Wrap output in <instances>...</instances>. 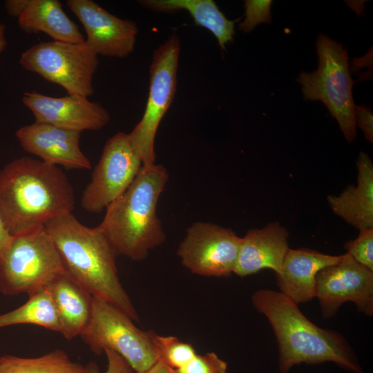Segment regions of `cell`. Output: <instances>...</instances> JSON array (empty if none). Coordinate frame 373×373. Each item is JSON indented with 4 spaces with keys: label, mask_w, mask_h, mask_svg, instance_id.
<instances>
[{
    "label": "cell",
    "mask_w": 373,
    "mask_h": 373,
    "mask_svg": "<svg viewBox=\"0 0 373 373\" xmlns=\"http://www.w3.org/2000/svg\"><path fill=\"white\" fill-rule=\"evenodd\" d=\"M287 230L278 222L249 230L241 238L234 274L245 277L264 269L276 274L289 249Z\"/></svg>",
    "instance_id": "16"
},
{
    "label": "cell",
    "mask_w": 373,
    "mask_h": 373,
    "mask_svg": "<svg viewBox=\"0 0 373 373\" xmlns=\"http://www.w3.org/2000/svg\"><path fill=\"white\" fill-rule=\"evenodd\" d=\"M315 297L324 318L333 317L347 301L365 315L373 314V271L357 262L348 253L321 270L316 277Z\"/></svg>",
    "instance_id": "12"
},
{
    "label": "cell",
    "mask_w": 373,
    "mask_h": 373,
    "mask_svg": "<svg viewBox=\"0 0 373 373\" xmlns=\"http://www.w3.org/2000/svg\"><path fill=\"white\" fill-rule=\"evenodd\" d=\"M271 3L272 1L270 0H245V19L240 23L239 29L247 32L261 23H270Z\"/></svg>",
    "instance_id": "26"
},
{
    "label": "cell",
    "mask_w": 373,
    "mask_h": 373,
    "mask_svg": "<svg viewBox=\"0 0 373 373\" xmlns=\"http://www.w3.org/2000/svg\"><path fill=\"white\" fill-rule=\"evenodd\" d=\"M12 238L0 215V257L8 249Z\"/></svg>",
    "instance_id": "31"
},
{
    "label": "cell",
    "mask_w": 373,
    "mask_h": 373,
    "mask_svg": "<svg viewBox=\"0 0 373 373\" xmlns=\"http://www.w3.org/2000/svg\"><path fill=\"white\" fill-rule=\"evenodd\" d=\"M142 166L128 133L118 132L106 142L90 182L83 191L81 206L99 214L122 195Z\"/></svg>",
    "instance_id": "10"
},
{
    "label": "cell",
    "mask_w": 373,
    "mask_h": 373,
    "mask_svg": "<svg viewBox=\"0 0 373 373\" xmlns=\"http://www.w3.org/2000/svg\"><path fill=\"white\" fill-rule=\"evenodd\" d=\"M254 308L268 320L279 352L278 367L287 373L301 363L317 365L332 362L353 373H364L346 339L338 332L318 327L282 294L261 289L254 292Z\"/></svg>",
    "instance_id": "3"
},
{
    "label": "cell",
    "mask_w": 373,
    "mask_h": 373,
    "mask_svg": "<svg viewBox=\"0 0 373 373\" xmlns=\"http://www.w3.org/2000/svg\"><path fill=\"white\" fill-rule=\"evenodd\" d=\"M104 353L107 358V369L104 373H134V370L129 363L117 353L109 350H104ZM90 373H100L99 370L95 363L89 364Z\"/></svg>",
    "instance_id": "28"
},
{
    "label": "cell",
    "mask_w": 373,
    "mask_h": 373,
    "mask_svg": "<svg viewBox=\"0 0 373 373\" xmlns=\"http://www.w3.org/2000/svg\"><path fill=\"white\" fill-rule=\"evenodd\" d=\"M8 41L6 37V25L0 19V64L1 55L7 47Z\"/></svg>",
    "instance_id": "33"
},
{
    "label": "cell",
    "mask_w": 373,
    "mask_h": 373,
    "mask_svg": "<svg viewBox=\"0 0 373 373\" xmlns=\"http://www.w3.org/2000/svg\"><path fill=\"white\" fill-rule=\"evenodd\" d=\"M357 184L349 185L338 195H328L332 211L359 231L373 228V164L361 152L356 161Z\"/></svg>",
    "instance_id": "18"
},
{
    "label": "cell",
    "mask_w": 373,
    "mask_h": 373,
    "mask_svg": "<svg viewBox=\"0 0 373 373\" xmlns=\"http://www.w3.org/2000/svg\"><path fill=\"white\" fill-rule=\"evenodd\" d=\"M318 67L310 73L302 72L296 81L302 85L306 100H320L339 125L347 142L355 140L356 122L352 96L354 82L348 55L342 44L320 33L316 42Z\"/></svg>",
    "instance_id": "5"
},
{
    "label": "cell",
    "mask_w": 373,
    "mask_h": 373,
    "mask_svg": "<svg viewBox=\"0 0 373 373\" xmlns=\"http://www.w3.org/2000/svg\"><path fill=\"white\" fill-rule=\"evenodd\" d=\"M341 258L306 248L289 249L276 274L280 291L297 305L311 300L315 297L317 274Z\"/></svg>",
    "instance_id": "17"
},
{
    "label": "cell",
    "mask_w": 373,
    "mask_h": 373,
    "mask_svg": "<svg viewBox=\"0 0 373 373\" xmlns=\"http://www.w3.org/2000/svg\"><path fill=\"white\" fill-rule=\"evenodd\" d=\"M153 332L140 329L117 307L92 296L90 319L80 337L95 354L112 350L122 356L135 372L144 373L158 361Z\"/></svg>",
    "instance_id": "7"
},
{
    "label": "cell",
    "mask_w": 373,
    "mask_h": 373,
    "mask_svg": "<svg viewBox=\"0 0 373 373\" xmlns=\"http://www.w3.org/2000/svg\"><path fill=\"white\" fill-rule=\"evenodd\" d=\"M168 180L163 165H142L126 191L106 209L99 227L117 256L142 260L165 242L157 205Z\"/></svg>",
    "instance_id": "4"
},
{
    "label": "cell",
    "mask_w": 373,
    "mask_h": 373,
    "mask_svg": "<svg viewBox=\"0 0 373 373\" xmlns=\"http://www.w3.org/2000/svg\"><path fill=\"white\" fill-rule=\"evenodd\" d=\"M152 341L158 360L175 370L185 366L197 354L191 344L176 336L158 335L153 331Z\"/></svg>",
    "instance_id": "24"
},
{
    "label": "cell",
    "mask_w": 373,
    "mask_h": 373,
    "mask_svg": "<svg viewBox=\"0 0 373 373\" xmlns=\"http://www.w3.org/2000/svg\"><path fill=\"white\" fill-rule=\"evenodd\" d=\"M354 119L356 126L358 125L363 131L365 137L369 142H373V114L370 108L365 104L355 106Z\"/></svg>",
    "instance_id": "29"
},
{
    "label": "cell",
    "mask_w": 373,
    "mask_h": 373,
    "mask_svg": "<svg viewBox=\"0 0 373 373\" xmlns=\"http://www.w3.org/2000/svg\"><path fill=\"white\" fill-rule=\"evenodd\" d=\"M18 324H32L60 333L57 309L45 287L29 294L28 300L19 307L0 314V329Z\"/></svg>",
    "instance_id": "22"
},
{
    "label": "cell",
    "mask_w": 373,
    "mask_h": 373,
    "mask_svg": "<svg viewBox=\"0 0 373 373\" xmlns=\"http://www.w3.org/2000/svg\"><path fill=\"white\" fill-rule=\"evenodd\" d=\"M180 47L179 37L173 34L153 53L145 110L140 121L128 133L144 166L155 163V139L175 93Z\"/></svg>",
    "instance_id": "9"
},
{
    "label": "cell",
    "mask_w": 373,
    "mask_h": 373,
    "mask_svg": "<svg viewBox=\"0 0 373 373\" xmlns=\"http://www.w3.org/2000/svg\"><path fill=\"white\" fill-rule=\"evenodd\" d=\"M75 204L73 186L58 166L23 156L0 170V215L12 236L72 213Z\"/></svg>",
    "instance_id": "1"
},
{
    "label": "cell",
    "mask_w": 373,
    "mask_h": 373,
    "mask_svg": "<svg viewBox=\"0 0 373 373\" xmlns=\"http://www.w3.org/2000/svg\"><path fill=\"white\" fill-rule=\"evenodd\" d=\"M0 373H90L89 365L73 361L63 350L56 349L39 357L12 355L0 357Z\"/></svg>",
    "instance_id": "23"
},
{
    "label": "cell",
    "mask_w": 373,
    "mask_h": 373,
    "mask_svg": "<svg viewBox=\"0 0 373 373\" xmlns=\"http://www.w3.org/2000/svg\"><path fill=\"white\" fill-rule=\"evenodd\" d=\"M44 287L54 301L60 333L68 340L80 336L90 319L92 296L65 273L57 275Z\"/></svg>",
    "instance_id": "19"
},
{
    "label": "cell",
    "mask_w": 373,
    "mask_h": 373,
    "mask_svg": "<svg viewBox=\"0 0 373 373\" xmlns=\"http://www.w3.org/2000/svg\"><path fill=\"white\" fill-rule=\"evenodd\" d=\"M178 373H227V363L214 352L196 354Z\"/></svg>",
    "instance_id": "27"
},
{
    "label": "cell",
    "mask_w": 373,
    "mask_h": 373,
    "mask_svg": "<svg viewBox=\"0 0 373 373\" xmlns=\"http://www.w3.org/2000/svg\"><path fill=\"white\" fill-rule=\"evenodd\" d=\"M144 373H178L176 370L166 365L162 361L158 360Z\"/></svg>",
    "instance_id": "32"
},
{
    "label": "cell",
    "mask_w": 373,
    "mask_h": 373,
    "mask_svg": "<svg viewBox=\"0 0 373 373\" xmlns=\"http://www.w3.org/2000/svg\"><path fill=\"white\" fill-rule=\"evenodd\" d=\"M61 273L60 256L44 225L13 236L0 257V291L8 296L29 295Z\"/></svg>",
    "instance_id": "6"
},
{
    "label": "cell",
    "mask_w": 373,
    "mask_h": 373,
    "mask_svg": "<svg viewBox=\"0 0 373 373\" xmlns=\"http://www.w3.org/2000/svg\"><path fill=\"white\" fill-rule=\"evenodd\" d=\"M17 19L19 27L25 32H44L55 41L85 42L84 35L66 15L59 0H29Z\"/></svg>",
    "instance_id": "20"
},
{
    "label": "cell",
    "mask_w": 373,
    "mask_h": 373,
    "mask_svg": "<svg viewBox=\"0 0 373 373\" xmlns=\"http://www.w3.org/2000/svg\"><path fill=\"white\" fill-rule=\"evenodd\" d=\"M144 8L155 12L173 13L186 10L197 26L209 30L217 39L220 48L233 41L236 20L228 19L212 0H143Z\"/></svg>",
    "instance_id": "21"
},
{
    "label": "cell",
    "mask_w": 373,
    "mask_h": 373,
    "mask_svg": "<svg viewBox=\"0 0 373 373\" xmlns=\"http://www.w3.org/2000/svg\"><path fill=\"white\" fill-rule=\"evenodd\" d=\"M29 0H7L5 1V9L8 15L19 17L26 9Z\"/></svg>",
    "instance_id": "30"
},
{
    "label": "cell",
    "mask_w": 373,
    "mask_h": 373,
    "mask_svg": "<svg viewBox=\"0 0 373 373\" xmlns=\"http://www.w3.org/2000/svg\"><path fill=\"white\" fill-rule=\"evenodd\" d=\"M22 102L32 113L35 122L68 130L99 131L110 121L105 108L82 95L55 97L33 90L23 93Z\"/></svg>",
    "instance_id": "14"
},
{
    "label": "cell",
    "mask_w": 373,
    "mask_h": 373,
    "mask_svg": "<svg viewBox=\"0 0 373 373\" xmlns=\"http://www.w3.org/2000/svg\"><path fill=\"white\" fill-rule=\"evenodd\" d=\"M66 4L82 24L85 43L97 55L125 58L133 52L138 33L133 21L110 13L93 0H68Z\"/></svg>",
    "instance_id": "13"
},
{
    "label": "cell",
    "mask_w": 373,
    "mask_h": 373,
    "mask_svg": "<svg viewBox=\"0 0 373 373\" xmlns=\"http://www.w3.org/2000/svg\"><path fill=\"white\" fill-rule=\"evenodd\" d=\"M60 256L64 273L92 296L106 300L139 321L137 312L122 284L116 252L99 227H88L72 213L44 224Z\"/></svg>",
    "instance_id": "2"
},
{
    "label": "cell",
    "mask_w": 373,
    "mask_h": 373,
    "mask_svg": "<svg viewBox=\"0 0 373 373\" xmlns=\"http://www.w3.org/2000/svg\"><path fill=\"white\" fill-rule=\"evenodd\" d=\"M19 64L24 69L61 86L68 95L88 97L94 93L93 79L98 55L85 42H39L21 53Z\"/></svg>",
    "instance_id": "8"
},
{
    "label": "cell",
    "mask_w": 373,
    "mask_h": 373,
    "mask_svg": "<svg viewBox=\"0 0 373 373\" xmlns=\"http://www.w3.org/2000/svg\"><path fill=\"white\" fill-rule=\"evenodd\" d=\"M344 247L357 262L373 271V228L360 230L358 237L346 242Z\"/></svg>",
    "instance_id": "25"
},
{
    "label": "cell",
    "mask_w": 373,
    "mask_h": 373,
    "mask_svg": "<svg viewBox=\"0 0 373 373\" xmlns=\"http://www.w3.org/2000/svg\"><path fill=\"white\" fill-rule=\"evenodd\" d=\"M241 237L218 224L196 222L186 231L177 255L191 273L206 277L234 274Z\"/></svg>",
    "instance_id": "11"
},
{
    "label": "cell",
    "mask_w": 373,
    "mask_h": 373,
    "mask_svg": "<svg viewBox=\"0 0 373 373\" xmlns=\"http://www.w3.org/2000/svg\"><path fill=\"white\" fill-rule=\"evenodd\" d=\"M80 131L35 122L15 133L22 149L44 162L67 169H90L91 164L79 146Z\"/></svg>",
    "instance_id": "15"
}]
</instances>
